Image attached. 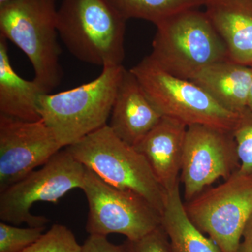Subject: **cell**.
Segmentation results:
<instances>
[{
  "mask_svg": "<svg viewBox=\"0 0 252 252\" xmlns=\"http://www.w3.org/2000/svg\"><path fill=\"white\" fill-rule=\"evenodd\" d=\"M124 70L122 64L107 66L90 82L58 94H41V119L63 148L107 125Z\"/></svg>",
  "mask_w": 252,
  "mask_h": 252,
  "instance_id": "1",
  "label": "cell"
},
{
  "mask_svg": "<svg viewBox=\"0 0 252 252\" xmlns=\"http://www.w3.org/2000/svg\"><path fill=\"white\" fill-rule=\"evenodd\" d=\"M56 0H9L0 4V36L27 56L34 80L50 94L61 84Z\"/></svg>",
  "mask_w": 252,
  "mask_h": 252,
  "instance_id": "2",
  "label": "cell"
},
{
  "mask_svg": "<svg viewBox=\"0 0 252 252\" xmlns=\"http://www.w3.org/2000/svg\"><path fill=\"white\" fill-rule=\"evenodd\" d=\"M156 26L147 57L176 77L190 80L203 68L230 60L224 41L205 12L185 10Z\"/></svg>",
  "mask_w": 252,
  "mask_h": 252,
  "instance_id": "3",
  "label": "cell"
},
{
  "mask_svg": "<svg viewBox=\"0 0 252 252\" xmlns=\"http://www.w3.org/2000/svg\"><path fill=\"white\" fill-rule=\"evenodd\" d=\"M105 0H63L58 9V31L76 59L94 65H122L126 28Z\"/></svg>",
  "mask_w": 252,
  "mask_h": 252,
  "instance_id": "4",
  "label": "cell"
},
{
  "mask_svg": "<svg viewBox=\"0 0 252 252\" xmlns=\"http://www.w3.org/2000/svg\"><path fill=\"white\" fill-rule=\"evenodd\" d=\"M64 148L104 182L142 195L162 215L165 189L145 158L117 137L108 124Z\"/></svg>",
  "mask_w": 252,
  "mask_h": 252,
  "instance_id": "5",
  "label": "cell"
},
{
  "mask_svg": "<svg viewBox=\"0 0 252 252\" xmlns=\"http://www.w3.org/2000/svg\"><path fill=\"white\" fill-rule=\"evenodd\" d=\"M130 70L162 117L173 118L188 127L206 125L234 129L239 114L220 107L193 81L162 70L147 56Z\"/></svg>",
  "mask_w": 252,
  "mask_h": 252,
  "instance_id": "6",
  "label": "cell"
},
{
  "mask_svg": "<svg viewBox=\"0 0 252 252\" xmlns=\"http://www.w3.org/2000/svg\"><path fill=\"white\" fill-rule=\"evenodd\" d=\"M86 167L64 148L38 170L0 192V220L9 224L45 227L49 219L31 210L39 202L56 203L68 192L82 189Z\"/></svg>",
  "mask_w": 252,
  "mask_h": 252,
  "instance_id": "7",
  "label": "cell"
},
{
  "mask_svg": "<svg viewBox=\"0 0 252 252\" xmlns=\"http://www.w3.org/2000/svg\"><path fill=\"white\" fill-rule=\"evenodd\" d=\"M189 218L223 252H237L252 215V175L237 170L223 183L185 203Z\"/></svg>",
  "mask_w": 252,
  "mask_h": 252,
  "instance_id": "8",
  "label": "cell"
},
{
  "mask_svg": "<svg viewBox=\"0 0 252 252\" xmlns=\"http://www.w3.org/2000/svg\"><path fill=\"white\" fill-rule=\"evenodd\" d=\"M81 190L89 204L86 230L89 235L117 233L136 240L161 225V213L148 200L109 185L89 169Z\"/></svg>",
  "mask_w": 252,
  "mask_h": 252,
  "instance_id": "9",
  "label": "cell"
},
{
  "mask_svg": "<svg viewBox=\"0 0 252 252\" xmlns=\"http://www.w3.org/2000/svg\"><path fill=\"white\" fill-rule=\"evenodd\" d=\"M240 166L233 131L206 125L189 126L180 182L185 203L220 178H229Z\"/></svg>",
  "mask_w": 252,
  "mask_h": 252,
  "instance_id": "10",
  "label": "cell"
},
{
  "mask_svg": "<svg viewBox=\"0 0 252 252\" xmlns=\"http://www.w3.org/2000/svg\"><path fill=\"white\" fill-rule=\"evenodd\" d=\"M63 147L42 119L0 114V192L45 165Z\"/></svg>",
  "mask_w": 252,
  "mask_h": 252,
  "instance_id": "11",
  "label": "cell"
},
{
  "mask_svg": "<svg viewBox=\"0 0 252 252\" xmlns=\"http://www.w3.org/2000/svg\"><path fill=\"white\" fill-rule=\"evenodd\" d=\"M187 128L188 126L177 119L162 117L134 146L145 158L166 193L180 185Z\"/></svg>",
  "mask_w": 252,
  "mask_h": 252,
  "instance_id": "12",
  "label": "cell"
},
{
  "mask_svg": "<svg viewBox=\"0 0 252 252\" xmlns=\"http://www.w3.org/2000/svg\"><path fill=\"white\" fill-rule=\"evenodd\" d=\"M162 116L149 99L130 70H124L110 115L109 126L121 140L135 146Z\"/></svg>",
  "mask_w": 252,
  "mask_h": 252,
  "instance_id": "13",
  "label": "cell"
},
{
  "mask_svg": "<svg viewBox=\"0 0 252 252\" xmlns=\"http://www.w3.org/2000/svg\"><path fill=\"white\" fill-rule=\"evenodd\" d=\"M204 6L230 60L252 67V0H205Z\"/></svg>",
  "mask_w": 252,
  "mask_h": 252,
  "instance_id": "14",
  "label": "cell"
},
{
  "mask_svg": "<svg viewBox=\"0 0 252 252\" xmlns=\"http://www.w3.org/2000/svg\"><path fill=\"white\" fill-rule=\"evenodd\" d=\"M190 81L203 89L228 112L240 114L248 108L252 67L231 60L203 68Z\"/></svg>",
  "mask_w": 252,
  "mask_h": 252,
  "instance_id": "15",
  "label": "cell"
},
{
  "mask_svg": "<svg viewBox=\"0 0 252 252\" xmlns=\"http://www.w3.org/2000/svg\"><path fill=\"white\" fill-rule=\"evenodd\" d=\"M45 94L34 79L26 80L15 72L6 39L0 36V114L27 122L41 120L39 100Z\"/></svg>",
  "mask_w": 252,
  "mask_h": 252,
  "instance_id": "16",
  "label": "cell"
},
{
  "mask_svg": "<svg viewBox=\"0 0 252 252\" xmlns=\"http://www.w3.org/2000/svg\"><path fill=\"white\" fill-rule=\"evenodd\" d=\"M161 225L170 240L172 252H223L189 218L181 197L180 185L166 193Z\"/></svg>",
  "mask_w": 252,
  "mask_h": 252,
  "instance_id": "17",
  "label": "cell"
},
{
  "mask_svg": "<svg viewBox=\"0 0 252 252\" xmlns=\"http://www.w3.org/2000/svg\"><path fill=\"white\" fill-rule=\"evenodd\" d=\"M126 20L138 18L157 25L185 10L204 6L205 0H105Z\"/></svg>",
  "mask_w": 252,
  "mask_h": 252,
  "instance_id": "18",
  "label": "cell"
},
{
  "mask_svg": "<svg viewBox=\"0 0 252 252\" xmlns=\"http://www.w3.org/2000/svg\"><path fill=\"white\" fill-rule=\"evenodd\" d=\"M72 230L62 224H54L37 241L22 252H81Z\"/></svg>",
  "mask_w": 252,
  "mask_h": 252,
  "instance_id": "19",
  "label": "cell"
},
{
  "mask_svg": "<svg viewBox=\"0 0 252 252\" xmlns=\"http://www.w3.org/2000/svg\"><path fill=\"white\" fill-rule=\"evenodd\" d=\"M45 227L18 228L14 225L0 223V252H22L41 235Z\"/></svg>",
  "mask_w": 252,
  "mask_h": 252,
  "instance_id": "20",
  "label": "cell"
},
{
  "mask_svg": "<svg viewBox=\"0 0 252 252\" xmlns=\"http://www.w3.org/2000/svg\"><path fill=\"white\" fill-rule=\"evenodd\" d=\"M240 166L239 171L252 175V111L248 108L239 114L233 130Z\"/></svg>",
  "mask_w": 252,
  "mask_h": 252,
  "instance_id": "21",
  "label": "cell"
},
{
  "mask_svg": "<svg viewBox=\"0 0 252 252\" xmlns=\"http://www.w3.org/2000/svg\"><path fill=\"white\" fill-rule=\"evenodd\" d=\"M126 252H172L170 240L162 225L136 240H126Z\"/></svg>",
  "mask_w": 252,
  "mask_h": 252,
  "instance_id": "22",
  "label": "cell"
},
{
  "mask_svg": "<svg viewBox=\"0 0 252 252\" xmlns=\"http://www.w3.org/2000/svg\"><path fill=\"white\" fill-rule=\"evenodd\" d=\"M81 252H126L124 244L115 245L111 243L107 236L89 235L82 245Z\"/></svg>",
  "mask_w": 252,
  "mask_h": 252,
  "instance_id": "23",
  "label": "cell"
},
{
  "mask_svg": "<svg viewBox=\"0 0 252 252\" xmlns=\"http://www.w3.org/2000/svg\"><path fill=\"white\" fill-rule=\"evenodd\" d=\"M237 252H252V215L244 228Z\"/></svg>",
  "mask_w": 252,
  "mask_h": 252,
  "instance_id": "24",
  "label": "cell"
},
{
  "mask_svg": "<svg viewBox=\"0 0 252 252\" xmlns=\"http://www.w3.org/2000/svg\"><path fill=\"white\" fill-rule=\"evenodd\" d=\"M248 109L252 111V81L251 88H250V95H249Z\"/></svg>",
  "mask_w": 252,
  "mask_h": 252,
  "instance_id": "25",
  "label": "cell"
},
{
  "mask_svg": "<svg viewBox=\"0 0 252 252\" xmlns=\"http://www.w3.org/2000/svg\"><path fill=\"white\" fill-rule=\"evenodd\" d=\"M7 1H9V0H0V4H2V3L6 2Z\"/></svg>",
  "mask_w": 252,
  "mask_h": 252,
  "instance_id": "26",
  "label": "cell"
}]
</instances>
